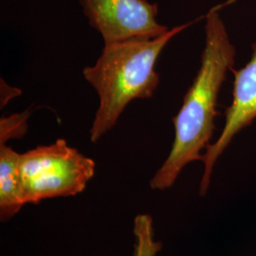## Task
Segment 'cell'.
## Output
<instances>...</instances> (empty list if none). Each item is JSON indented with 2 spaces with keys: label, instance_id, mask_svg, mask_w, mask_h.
Returning a JSON list of instances; mask_svg holds the SVG:
<instances>
[{
  "label": "cell",
  "instance_id": "8",
  "mask_svg": "<svg viewBox=\"0 0 256 256\" xmlns=\"http://www.w3.org/2000/svg\"><path fill=\"white\" fill-rule=\"evenodd\" d=\"M136 240L134 256H155L162 248V244L154 240L153 234L149 230L140 232L136 236Z\"/></svg>",
  "mask_w": 256,
  "mask_h": 256
},
{
  "label": "cell",
  "instance_id": "6",
  "mask_svg": "<svg viewBox=\"0 0 256 256\" xmlns=\"http://www.w3.org/2000/svg\"><path fill=\"white\" fill-rule=\"evenodd\" d=\"M20 154L6 144H0V218H12L24 204L19 172Z\"/></svg>",
  "mask_w": 256,
  "mask_h": 256
},
{
  "label": "cell",
  "instance_id": "1",
  "mask_svg": "<svg viewBox=\"0 0 256 256\" xmlns=\"http://www.w3.org/2000/svg\"><path fill=\"white\" fill-rule=\"evenodd\" d=\"M232 1L212 7L205 16V46L200 66L184 96L180 110L172 120L174 142L167 158L150 182L153 190L171 188L186 165L202 162V151L210 144L220 90L236 62V50L230 43L220 12Z\"/></svg>",
  "mask_w": 256,
  "mask_h": 256
},
{
  "label": "cell",
  "instance_id": "4",
  "mask_svg": "<svg viewBox=\"0 0 256 256\" xmlns=\"http://www.w3.org/2000/svg\"><path fill=\"white\" fill-rule=\"evenodd\" d=\"M79 3L104 44L153 39L170 30L158 22V6L148 0H79Z\"/></svg>",
  "mask_w": 256,
  "mask_h": 256
},
{
  "label": "cell",
  "instance_id": "5",
  "mask_svg": "<svg viewBox=\"0 0 256 256\" xmlns=\"http://www.w3.org/2000/svg\"><path fill=\"white\" fill-rule=\"evenodd\" d=\"M252 50V54L247 64L239 70H230L234 75L232 101L225 111V122L220 137L207 146L202 156L204 172L200 186L202 196L209 190L212 170L220 156L234 138L256 119V40Z\"/></svg>",
  "mask_w": 256,
  "mask_h": 256
},
{
  "label": "cell",
  "instance_id": "7",
  "mask_svg": "<svg viewBox=\"0 0 256 256\" xmlns=\"http://www.w3.org/2000/svg\"><path fill=\"white\" fill-rule=\"evenodd\" d=\"M28 113L24 112L2 118L0 122V144H5L10 138H22L27 132Z\"/></svg>",
  "mask_w": 256,
  "mask_h": 256
},
{
  "label": "cell",
  "instance_id": "2",
  "mask_svg": "<svg viewBox=\"0 0 256 256\" xmlns=\"http://www.w3.org/2000/svg\"><path fill=\"white\" fill-rule=\"evenodd\" d=\"M196 21L170 28L153 39H133L104 44L101 55L82 74L99 96V108L90 129V140L97 142L114 128L128 104L151 98L160 76L156 63L166 45Z\"/></svg>",
  "mask_w": 256,
  "mask_h": 256
},
{
  "label": "cell",
  "instance_id": "3",
  "mask_svg": "<svg viewBox=\"0 0 256 256\" xmlns=\"http://www.w3.org/2000/svg\"><path fill=\"white\" fill-rule=\"evenodd\" d=\"M19 172L24 204H36L82 192L94 176L95 162L59 138L20 154Z\"/></svg>",
  "mask_w": 256,
  "mask_h": 256
}]
</instances>
